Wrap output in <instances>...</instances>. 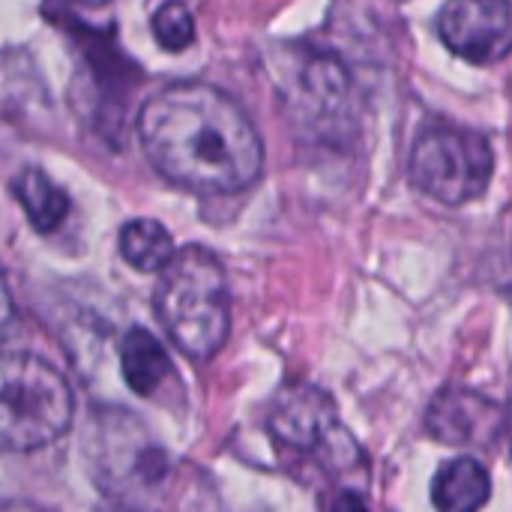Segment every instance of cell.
I'll return each instance as SVG.
<instances>
[{
    "mask_svg": "<svg viewBox=\"0 0 512 512\" xmlns=\"http://www.w3.org/2000/svg\"><path fill=\"white\" fill-rule=\"evenodd\" d=\"M492 426H501V408L468 390H444L429 408L426 429L444 444H471L492 438Z\"/></svg>",
    "mask_w": 512,
    "mask_h": 512,
    "instance_id": "9",
    "label": "cell"
},
{
    "mask_svg": "<svg viewBox=\"0 0 512 512\" xmlns=\"http://www.w3.org/2000/svg\"><path fill=\"white\" fill-rule=\"evenodd\" d=\"M159 273L156 315L168 339L189 360L216 357L231 330V297L219 258L204 246H183Z\"/></svg>",
    "mask_w": 512,
    "mask_h": 512,
    "instance_id": "3",
    "label": "cell"
},
{
    "mask_svg": "<svg viewBox=\"0 0 512 512\" xmlns=\"http://www.w3.org/2000/svg\"><path fill=\"white\" fill-rule=\"evenodd\" d=\"M438 36L471 63H498L512 42L510 0H447L438 15Z\"/></svg>",
    "mask_w": 512,
    "mask_h": 512,
    "instance_id": "8",
    "label": "cell"
},
{
    "mask_svg": "<svg viewBox=\"0 0 512 512\" xmlns=\"http://www.w3.org/2000/svg\"><path fill=\"white\" fill-rule=\"evenodd\" d=\"M153 36L165 51H186L195 42V18L186 3L168 0L153 12Z\"/></svg>",
    "mask_w": 512,
    "mask_h": 512,
    "instance_id": "14",
    "label": "cell"
},
{
    "mask_svg": "<svg viewBox=\"0 0 512 512\" xmlns=\"http://www.w3.org/2000/svg\"><path fill=\"white\" fill-rule=\"evenodd\" d=\"M72 3H84V6H102V3H108V0H72Z\"/></svg>",
    "mask_w": 512,
    "mask_h": 512,
    "instance_id": "17",
    "label": "cell"
},
{
    "mask_svg": "<svg viewBox=\"0 0 512 512\" xmlns=\"http://www.w3.org/2000/svg\"><path fill=\"white\" fill-rule=\"evenodd\" d=\"M120 369L123 381L135 396H153L171 378V360L159 339H153L144 327H132L120 342Z\"/></svg>",
    "mask_w": 512,
    "mask_h": 512,
    "instance_id": "11",
    "label": "cell"
},
{
    "mask_svg": "<svg viewBox=\"0 0 512 512\" xmlns=\"http://www.w3.org/2000/svg\"><path fill=\"white\" fill-rule=\"evenodd\" d=\"M351 75L339 57L297 48L279 66V99L285 114L312 132L339 129L351 117Z\"/></svg>",
    "mask_w": 512,
    "mask_h": 512,
    "instance_id": "7",
    "label": "cell"
},
{
    "mask_svg": "<svg viewBox=\"0 0 512 512\" xmlns=\"http://www.w3.org/2000/svg\"><path fill=\"white\" fill-rule=\"evenodd\" d=\"M72 390L42 357L0 354V453L42 450L72 423Z\"/></svg>",
    "mask_w": 512,
    "mask_h": 512,
    "instance_id": "4",
    "label": "cell"
},
{
    "mask_svg": "<svg viewBox=\"0 0 512 512\" xmlns=\"http://www.w3.org/2000/svg\"><path fill=\"white\" fill-rule=\"evenodd\" d=\"M330 512H369V507H366V501H363L357 492L345 489V492H339V495H336V501H333Z\"/></svg>",
    "mask_w": 512,
    "mask_h": 512,
    "instance_id": "16",
    "label": "cell"
},
{
    "mask_svg": "<svg viewBox=\"0 0 512 512\" xmlns=\"http://www.w3.org/2000/svg\"><path fill=\"white\" fill-rule=\"evenodd\" d=\"M267 429L282 447L321 462L333 474L348 471L360 459V450L342 426L333 399L309 384H294L279 393Z\"/></svg>",
    "mask_w": 512,
    "mask_h": 512,
    "instance_id": "6",
    "label": "cell"
},
{
    "mask_svg": "<svg viewBox=\"0 0 512 512\" xmlns=\"http://www.w3.org/2000/svg\"><path fill=\"white\" fill-rule=\"evenodd\" d=\"M117 246H120L123 261L129 267H135L138 273H159L171 261V255L177 252L171 234L165 231V225H159L153 219L126 222L120 228Z\"/></svg>",
    "mask_w": 512,
    "mask_h": 512,
    "instance_id": "13",
    "label": "cell"
},
{
    "mask_svg": "<svg viewBox=\"0 0 512 512\" xmlns=\"http://www.w3.org/2000/svg\"><path fill=\"white\" fill-rule=\"evenodd\" d=\"M492 168L489 138L450 123L429 126L411 150V183L450 207L477 201L492 183Z\"/></svg>",
    "mask_w": 512,
    "mask_h": 512,
    "instance_id": "5",
    "label": "cell"
},
{
    "mask_svg": "<svg viewBox=\"0 0 512 512\" xmlns=\"http://www.w3.org/2000/svg\"><path fill=\"white\" fill-rule=\"evenodd\" d=\"M15 324V306H12V297H9V288L0 276V339L12 330Z\"/></svg>",
    "mask_w": 512,
    "mask_h": 512,
    "instance_id": "15",
    "label": "cell"
},
{
    "mask_svg": "<svg viewBox=\"0 0 512 512\" xmlns=\"http://www.w3.org/2000/svg\"><path fill=\"white\" fill-rule=\"evenodd\" d=\"M12 192H15L18 204L24 207L30 225L39 234H51L54 228L63 225V219L69 213V198L60 186L51 183V177L42 168H24L15 177Z\"/></svg>",
    "mask_w": 512,
    "mask_h": 512,
    "instance_id": "12",
    "label": "cell"
},
{
    "mask_svg": "<svg viewBox=\"0 0 512 512\" xmlns=\"http://www.w3.org/2000/svg\"><path fill=\"white\" fill-rule=\"evenodd\" d=\"M87 462L102 495L126 512H165L174 504L177 465L129 411H96Z\"/></svg>",
    "mask_w": 512,
    "mask_h": 512,
    "instance_id": "2",
    "label": "cell"
},
{
    "mask_svg": "<svg viewBox=\"0 0 512 512\" xmlns=\"http://www.w3.org/2000/svg\"><path fill=\"white\" fill-rule=\"evenodd\" d=\"M147 162L174 186L198 195L249 189L264 165V144L234 96L207 81H177L138 111Z\"/></svg>",
    "mask_w": 512,
    "mask_h": 512,
    "instance_id": "1",
    "label": "cell"
},
{
    "mask_svg": "<svg viewBox=\"0 0 512 512\" xmlns=\"http://www.w3.org/2000/svg\"><path fill=\"white\" fill-rule=\"evenodd\" d=\"M489 495L492 480L471 456L447 462L432 480V504L438 512H480L489 504Z\"/></svg>",
    "mask_w": 512,
    "mask_h": 512,
    "instance_id": "10",
    "label": "cell"
}]
</instances>
